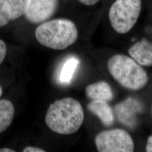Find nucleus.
<instances>
[{
    "label": "nucleus",
    "instance_id": "12",
    "mask_svg": "<svg viewBox=\"0 0 152 152\" xmlns=\"http://www.w3.org/2000/svg\"><path fill=\"white\" fill-rule=\"evenodd\" d=\"M15 114L13 104L7 99L0 100V134L5 131L11 125Z\"/></svg>",
    "mask_w": 152,
    "mask_h": 152
},
{
    "label": "nucleus",
    "instance_id": "7",
    "mask_svg": "<svg viewBox=\"0 0 152 152\" xmlns=\"http://www.w3.org/2000/svg\"><path fill=\"white\" fill-rule=\"evenodd\" d=\"M142 109V104L133 98H128L115 107L117 119L122 124L130 128L136 125L137 115L141 113Z\"/></svg>",
    "mask_w": 152,
    "mask_h": 152
},
{
    "label": "nucleus",
    "instance_id": "11",
    "mask_svg": "<svg viewBox=\"0 0 152 152\" xmlns=\"http://www.w3.org/2000/svg\"><path fill=\"white\" fill-rule=\"evenodd\" d=\"M80 64V60L76 56H72L66 58L60 65L57 75V80L61 85L70 84Z\"/></svg>",
    "mask_w": 152,
    "mask_h": 152
},
{
    "label": "nucleus",
    "instance_id": "21",
    "mask_svg": "<svg viewBox=\"0 0 152 152\" xmlns=\"http://www.w3.org/2000/svg\"></svg>",
    "mask_w": 152,
    "mask_h": 152
},
{
    "label": "nucleus",
    "instance_id": "19",
    "mask_svg": "<svg viewBox=\"0 0 152 152\" xmlns=\"http://www.w3.org/2000/svg\"><path fill=\"white\" fill-rule=\"evenodd\" d=\"M15 151L8 148H2L0 149V152H15Z\"/></svg>",
    "mask_w": 152,
    "mask_h": 152
},
{
    "label": "nucleus",
    "instance_id": "8",
    "mask_svg": "<svg viewBox=\"0 0 152 152\" xmlns=\"http://www.w3.org/2000/svg\"><path fill=\"white\" fill-rule=\"evenodd\" d=\"M131 58L141 66H152V42L145 38L137 41L129 49Z\"/></svg>",
    "mask_w": 152,
    "mask_h": 152
},
{
    "label": "nucleus",
    "instance_id": "1",
    "mask_svg": "<svg viewBox=\"0 0 152 152\" xmlns=\"http://www.w3.org/2000/svg\"><path fill=\"white\" fill-rule=\"evenodd\" d=\"M84 118L81 103L74 98L67 97L50 105L45 115V122L52 131L68 135L80 129Z\"/></svg>",
    "mask_w": 152,
    "mask_h": 152
},
{
    "label": "nucleus",
    "instance_id": "10",
    "mask_svg": "<svg viewBox=\"0 0 152 152\" xmlns=\"http://www.w3.org/2000/svg\"><path fill=\"white\" fill-rule=\"evenodd\" d=\"M86 95L92 100L111 101L113 98V92L108 83L99 81L88 85L85 89Z\"/></svg>",
    "mask_w": 152,
    "mask_h": 152
},
{
    "label": "nucleus",
    "instance_id": "17",
    "mask_svg": "<svg viewBox=\"0 0 152 152\" xmlns=\"http://www.w3.org/2000/svg\"><path fill=\"white\" fill-rule=\"evenodd\" d=\"M100 0H78L81 4L86 6H93L97 4Z\"/></svg>",
    "mask_w": 152,
    "mask_h": 152
},
{
    "label": "nucleus",
    "instance_id": "15",
    "mask_svg": "<svg viewBox=\"0 0 152 152\" xmlns=\"http://www.w3.org/2000/svg\"><path fill=\"white\" fill-rule=\"evenodd\" d=\"M7 54V46L5 42L0 39V65L3 63Z\"/></svg>",
    "mask_w": 152,
    "mask_h": 152
},
{
    "label": "nucleus",
    "instance_id": "9",
    "mask_svg": "<svg viewBox=\"0 0 152 152\" xmlns=\"http://www.w3.org/2000/svg\"><path fill=\"white\" fill-rule=\"evenodd\" d=\"M88 110L98 117L105 126H110L114 121L113 109L107 102L103 100H92L87 105Z\"/></svg>",
    "mask_w": 152,
    "mask_h": 152
},
{
    "label": "nucleus",
    "instance_id": "16",
    "mask_svg": "<svg viewBox=\"0 0 152 152\" xmlns=\"http://www.w3.org/2000/svg\"><path fill=\"white\" fill-rule=\"evenodd\" d=\"M23 152H45L44 149L37 148L35 147H27L25 148L23 151Z\"/></svg>",
    "mask_w": 152,
    "mask_h": 152
},
{
    "label": "nucleus",
    "instance_id": "2",
    "mask_svg": "<svg viewBox=\"0 0 152 152\" xmlns=\"http://www.w3.org/2000/svg\"><path fill=\"white\" fill-rule=\"evenodd\" d=\"M35 37L46 48L63 50L76 42L78 32L70 20L56 19L39 25L35 31Z\"/></svg>",
    "mask_w": 152,
    "mask_h": 152
},
{
    "label": "nucleus",
    "instance_id": "5",
    "mask_svg": "<svg viewBox=\"0 0 152 152\" xmlns=\"http://www.w3.org/2000/svg\"><path fill=\"white\" fill-rule=\"evenodd\" d=\"M95 145L99 152H132L134 142L126 131L115 129L104 131L95 139Z\"/></svg>",
    "mask_w": 152,
    "mask_h": 152
},
{
    "label": "nucleus",
    "instance_id": "18",
    "mask_svg": "<svg viewBox=\"0 0 152 152\" xmlns=\"http://www.w3.org/2000/svg\"><path fill=\"white\" fill-rule=\"evenodd\" d=\"M146 151L148 152H152V135L147 139Z\"/></svg>",
    "mask_w": 152,
    "mask_h": 152
},
{
    "label": "nucleus",
    "instance_id": "6",
    "mask_svg": "<svg viewBox=\"0 0 152 152\" xmlns=\"http://www.w3.org/2000/svg\"><path fill=\"white\" fill-rule=\"evenodd\" d=\"M58 6V0H30L24 15L30 23H44L54 15Z\"/></svg>",
    "mask_w": 152,
    "mask_h": 152
},
{
    "label": "nucleus",
    "instance_id": "20",
    "mask_svg": "<svg viewBox=\"0 0 152 152\" xmlns=\"http://www.w3.org/2000/svg\"><path fill=\"white\" fill-rule=\"evenodd\" d=\"M2 94V87H1V85H0V97L1 96Z\"/></svg>",
    "mask_w": 152,
    "mask_h": 152
},
{
    "label": "nucleus",
    "instance_id": "3",
    "mask_svg": "<svg viewBox=\"0 0 152 152\" xmlns=\"http://www.w3.org/2000/svg\"><path fill=\"white\" fill-rule=\"evenodd\" d=\"M110 75L122 87L137 91L147 85L149 78L146 71L132 58L122 54L114 55L108 61Z\"/></svg>",
    "mask_w": 152,
    "mask_h": 152
},
{
    "label": "nucleus",
    "instance_id": "14",
    "mask_svg": "<svg viewBox=\"0 0 152 152\" xmlns=\"http://www.w3.org/2000/svg\"><path fill=\"white\" fill-rule=\"evenodd\" d=\"M11 20V10L7 0H0V28Z\"/></svg>",
    "mask_w": 152,
    "mask_h": 152
},
{
    "label": "nucleus",
    "instance_id": "13",
    "mask_svg": "<svg viewBox=\"0 0 152 152\" xmlns=\"http://www.w3.org/2000/svg\"><path fill=\"white\" fill-rule=\"evenodd\" d=\"M30 0H7L11 10V20L25 14Z\"/></svg>",
    "mask_w": 152,
    "mask_h": 152
},
{
    "label": "nucleus",
    "instance_id": "4",
    "mask_svg": "<svg viewBox=\"0 0 152 152\" xmlns=\"http://www.w3.org/2000/svg\"><path fill=\"white\" fill-rule=\"evenodd\" d=\"M141 10V0H115L109 11L112 27L120 34L129 32L135 25Z\"/></svg>",
    "mask_w": 152,
    "mask_h": 152
}]
</instances>
